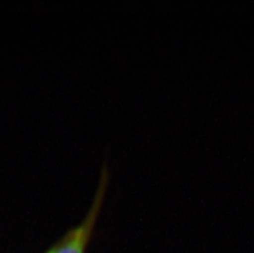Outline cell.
Returning a JSON list of instances; mask_svg holds the SVG:
<instances>
[{"label":"cell","mask_w":254,"mask_h":253,"mask_svg":"<svg viewBox=\"0 0 254 253\" xmlns=\"http://www.w3.org/2000/svg\"><path fill=\"white\" fill-rule=\"evenodd\" d=\"M109 178V169L105 164L101 170L100 181H98V186L94 192V198L92 200L90 208L88 209L87 215L84 216L83 221L77 224L75 228L70 229L66 234L62 235L44 253H87L90 242L93 239L97 222H98V218L102 212L103 203L106 199Z\"/></svg>","instance_id":"6da1fadb"}]
</instances>
